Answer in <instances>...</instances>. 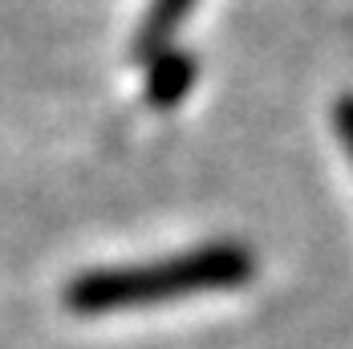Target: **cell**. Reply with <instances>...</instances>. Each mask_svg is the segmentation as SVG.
<instances>
[{"label": "cell", "mask_w": 353, "mask_h": 349, "mask_svg": "<svg viewBox=\"0 0 353 349\" xmlns=\"http://www.w3.org/2000/svg\"><path fill=\"white\" fill-rule=\"evenodd\" d=\"M256 264L240 244H208L187 256L130 264V268H98L70 284L65 305L73 313H110V309H139L163 305L199 292H228L252 280Z\"/></svg>", "instance_id": "6da1fadb"}, {"label": "cell", "mask_w": 353, "mask_h": 349, "mask_svg": "<svg viewBox=\"0 0 353 349\" xmlns=\"http://www.w3.org/2000/svg\"><path fill=\"white\" fill-rule=\"evenodd\" d=\"M191 4H195V0H159V4H154V12H150V21H146L142 49H146V45H159V41L171 33L179 21H183V12H187Z\"/></svg>", "instance_id": "7a4b0ae2"}, {"label": "cell", "mask_w": 353, "mask_h": 349, "mask_svg": "<svg viewBox=\"0 0 353 349\" xmlns=\"http://www.w3.org/2000/svg\"><path fill=\"white\" fill-rule=\"evenodd\" d=\"M183 86H187V61H179V57H159L154 61V70H150V90H154V98H179L183 94Z\"/></svg>", "instance_id": "3957f363"}, {"label": "cell", "mask_w": 353, "mask_h": 349, "mask_svg": "<svg viewBox=\"0 0 353 349\" xmlns=\"http://www.w3.org/2000/svg\"><path fill=\"white\" fill-rule=\"evenodd\" d=\"M333 118H337V134H341V142H345V150L353 159V98H341Z\"/></svg>", "instance_id": "277c9868"}]
</instances>
